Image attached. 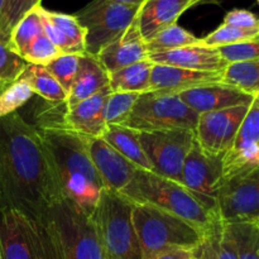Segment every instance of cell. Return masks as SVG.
Masks as SVG:
<instances>
[{
	"label": "cell",
	"instance_id": "6da1fadb",
	"mask_svg": "<svg viewBox=\"0 0 259 259\" xmlns=\"http://www.w3.org/2000/svg\"><path fill=\"white\" fill-rule=\"evenodd\" d=\"M61 200L37 126L19 113L0 119V212L15 210L46 219Z\"/></svg>",
	"mask_w": 259,
	"mask_h": 259
},
{
	"label": "cell",
	"instance_id": "7a4b0ae2",
	"mask_svg": "<svg viewBox=\"0 0 259 259\" xmlns=\"http://www.w3.org/2000/svg\"><path fill=\"white\" fill-rule=\"evenodd\" d=\"M35 126L50 157L61 199L91 215L105 186L89 154L88 138L61 123Z\"/></svg>",
	"mask_w": 259,
	"mask_h": 259
},
{
	"label": "cell",
	"instance_id": "3957f363",
	"mask_svg": "<svg viewBox=\"0 0 259 259\" xmlns=\"http://www.w3.org/2000/svg\"><path fill=\"white\" fill-rule=\"evenodd\" d=\"M132 218L143 259L167 249L196 250L204 240L194 225L147 202L134 204Z\"/></svg>",
	"mask_w": 259,
	"mask_h": 259
},
{
	"label": "cell",
	"instance_id": "277c9868",
	"mask_svg": "<svg viewBox=\"0 0 259 259\" xmlns=\"http://www.w3.org/2000/svg\"><path fill=\"white\" fill-rule=\"evenodd\" d=\"M133 205L115 192H101L91 217L105 259H143L132 218Z\"/></svg>",
	"mask_w": 259,
	"mask_h": 259
},
{
	"label": "cell",
	"instance_id": "5b68a950",
	"mask_svg": "<svg viewBox=\"0 0 259 259\" xmlns=\"http://www.w3.org/2000/svg\"><path fill=\"white\" fill-rule=\"evenodd\" d=\"M0 247L3 259H61L50 220L15 210L0 212Z\"/></svg>",
	"mask_w": 259,
	"mask_h": 259
},
{
	"label": "cell",
	"instance_id": "8992f818",
	"mask_svg": "<svg viewBox=\"0 0 259 259\" xmlns=\"http://www.w3.org/2000/svg\"><path fill=\"white\" fill-rule=\"evenodd\" d=\"M137 186L143 202L164 210L206 234L218 222L219 214L209 211L180 182L156 172L137 171Z\"/></svg>",
	"mask_w": 259,
	"mask_h": 259
},
{
	"label": "cell",
	"instance_id": "52a82bcc",
	"mask_svg": "<svg viewBox=\"0 0 259 259\" xmlns=\"http://www.w3.org/2000/svg\"><path fill=\"white\" fill-rule=\"evenodd\" d=\"M47 219L55 230L61 259H105L90 214L61 199L51 207Z\"/></svg>",
	"mask_w": 259,
	"mask_h": 259
},
{
	"label": "cell",
	"instance_id": "ba28073f",
	"mask_svg": "<svg viewBox=\"0 0 259 259\" xmlns=\"http://www.w3.org/2000/svg\"><path fill=\"white\" fill-rule=\"evenodd\" d=\"M199 114L177 94L148 91L141 94L124 125L139 132H164L187 129L195 132Z\"/></svg>",
	"mask_w": 259,
	"mask_h": 259
},
{
	"label": "cell",
	"instance_id": "9c48e42d",
	"mask_svg": "<svg viewBox=\"0 0 259 259\" xmlns=\"http://www.w3.org/2000/svg\"><path fill=\"white\" fill-rule=\"evenodd\" d=\"M139 7L93 0L75 14L85 29V53L96 56L125 33L136 20Z\"/></svg>",
	"mask_w": 259,
	"mask_h": 259
},
{
	"label": "cell",
	"instance_id": "30bf717a",
	"mask_svg": "<svg viewBox=\"0 0 259 259\" xmlns=\"http://www.w3.org/2000/svg\"><path fill=\"white\" fill-rule=\"evenodd\" d=\"M139 141L156 174L174 181H181L185 159L195 144V132L187 129L142 132Z\"/></svg>",
	"mask_w": 259,
	"mask_h": 259
},
{
	"label": "cell",
	"instance_id": "8fae6325",
	"mask_svg": "<svg viewBox=\"0 0 259 259\" xmlns=\"http://www.w3.org/2000/svg\"><path fill=\"white\" fill-rule=\"evenodd\" d=\"M88 149L94 167L106 190L142 204L137 186L138 167L121 156L103 138H88Z\"/></svg>",
	"mask_w": 259,
	"mask_h": 259
},
{
	"label": "cell",
	"instance_id": "7c38bea8",
	"mask_svg": "<svg viewBox=\"0 0 259 259\" xmlns=\"http://www.w3.org/2000/svg\"><path fill=\"white\" fill-rule=\"evenodd\" d=\"M218 212L224 223L258 222L259 167L222 182Z\"/></svg>",
	"mask_w": 259,
	"mask_h": 259
},
{
	"label": "cell",
	"instance_id": "4fadbf2b",
	"mask_svg": "<svg viewBox=\"0 0 259 259\" xmlns=\"http://www.w3.org/2000/svg\"><path fill=\"white\" fill-rule=\"evenodd\" d=\"M223 182V158L206 156L196 141L185 159L181 181L209 211L218 212V195Z\"/></svg>",
	"mask_w": 259,
	"mask_h": 259
},
{
	"label": "cell",
	"instance_id": "5bb4252c",
	"mask_svg": "<svg viewBox=\"0 0 259 259\" xmlns=\"http://www.w3.org/2000/svg\"><path fill=\"white\" fill-rule=\"evenodd\" d=\"M249 106L239 105L200 114L195 129V141L200 149L206 156L223 158L232 148Z\"/></svg>",
	"mask_w": 259,
	"mask_h": 259
},
{
	"label": "cell",
	"instance_id": "9a60e30c",
	"mask_svg": "<svg viewBox=\"0 0 259 259\" xmlns=\"http://www.w3.org/2000/svg\"><path fill=\"white\" fill-rule=\"evenodd\" d=\"M259 167V100L254 98L232 148L223 157V181Z\"/></svg>",
	"mask_w": 259,
	"mask_h": 259
},
{
	"label": "cell",
	"instance_id": "2e32d148",
	"mask_svg": "<svg viewBox=\"0 0 259 259\" xmlns=\"http://www.w3.org/2000/svg\"><path fill=\"white\" fill-rule=\"evenodd\" d=\"M177 95L199 115L239 105H250L254 100V95L252 94L222 82L190 89Z\"/></svg>",
	"mask_w": 259,
	"mask_h": 259
},
{
	"label": "cell",
	"instance_id": "e0dca14e",
	"mask_svg": "<svg viewBox=\"0 0 259 259\" xmlns=\"http://www.w3.org/2000/svg\"><path fill=\"white\" fill-rule=\"evenodd\" d=\"M110 94L108 86L76 105L65 108L61 125L86 138H101L106 129L104 108Z\"/></svg>",
	"mask_w": 259,
	"mask_h": 259
},
{
	"label": "cell",
	"instance_id": "ac0fdd59",
	"mask_svg": "<svg viewBox=\"0 0 259 259\" xmlns=\"http://www.w3.org/2000/svg\"><path fill=\"white\" fill-rule=\"evenodd\" d=\"M202 0H144L137 14L139 32L144 42L171 25L177 24L182 14Z\"/></svg>",
	"mask_w": 259,
	"mask_h": 259
},
{
	"label": "cell",
	"instance_id": "d6986e66",
	"mask_svg": "<svg viewBox=\"0 0 259 259\" xmlns=\"http://www.w3.org/2000/svg\"><path fill=\"white\" fill-rule=\"evenodd\" d=\"M148 60L156 65L174 66L205 72H223L228 66L227 61L220 55L219 48L207 47L201 45V42L168 52L152 53Z\"/></svg>",
	"mask_w": 259,
	"mask_h": 259
},
{
	"label": "cell",
	"instance_id": "ffe728a7",
	"mask_svg": "<svg viewBox=\"0 0 259 259\" xmlns=\"http://www.w3.org/2000/svg\"><path fill=\"white\" fill-rule=\"evenodd\" d=\"M149 53L146 42L139 32L137 18L120 38L106 46L96 58L109 73L115 72L134 63L147 61Z\"/></svg>",
	"mask_w": 259,
	"mask_h": 259
},
{
	"label": "cell",
	"instance_id": "44dd1931",
	"mask_svg": "<svg viewBox=\"0 0 259 259\" xmlns=\"http://www.w3.org/2000/svg\"><path fill=\"white\" fill-rule=\"evenodd\" d=\"M223 72H205L192 71L174 66L153 63L151 72V89L163 94H180L190 89L210 83L222 82Z\"/></svg>",
	"mask_w": 259,
	"mask_h": 259
},
{
	"label": "cell",
	"instance_id": "7402d4cb",
	"mask_svg": "<svg viewBox=\"0 0 259 259\" xmlns=\"http://www.w3.org/2000/svg\"><path fill=\"white\" fill-rule=\"evenodd\" d=\"M43 32L63 55L85 53V29L75 15L50 12L40 7Z\"/></svg>",
	"mask_w": 259,
	"mask_h": 259
},
{
	"label": "cell",
	"instance_id": "603a6c76",
	"mask_svg": "<svg viewBox=\"0 0 259 259\" xmlns=\"http://www.w3.org/2000/svg\"><path fill=\"white\" fill-rule=\"evenodd\" d=\"M109 81V72L98 58L88 53L81 55L78 72L67 94L65 108H71L108 88Z\"/></svg>",
	"mask_w": 259,
	"mask_h": 259
},
{
	"label": "cell",
	"instance_id": "cb8c5ba5",
	"mask_svg": "<svg viewBox=\"0 0 259 259\" xmlns=\"http://www.w3.org/2000/svg\"><path fill=\"white\" fill-rule=\"evenodd\" d=\"M101 138L138 168L154 172L153 166L142 147L139 133L137 131L121 125H109L106 126Z\"/></svg>",
	"mask_w": 259,
	"mask_h": 259
},
{
	"label": "cell",
	"instance_id": "d4e9b609",
	"mask_svg": "<svg viewBox=\"0 0 259 259\" xmlns=\"http://www.w3.org/2000/svg\"><path fill=\"white\" fill-rule=\"evenodd\" d=\"M152 67L153 63L147 60L109 73L111 93H148L151 89Z\"/></svg>",
	"mask_w": 259,
	"mask_h": 259
},
{
	"label": "cell",
	"instance_id": "484cf974",
	"mask_svg": "<svg viewBox=\"0 0 259 259\" xmlns=\"http://www.w3.org/2000/svg\"><path fill=\"white\" fill-rule=\"evenodd\" d=\"M18 80L24 81L32 89L33 94H37L47 103H52L55 105L66 103L67 93L60 85V82L48 72L45 66L28 63Z\"/></svg>",
	"mask_w": 259,
	"mask_h": 259
},
{
	"label": "cell",
	"instance_id": "4316f807",
	"mask_svg": "<svg viewBox=\"0 0 259 259\" xmlns=\"http://www.w3.org/2000/svg\"><path fill=\"white\" fill-rule=\"evenodd\" d=\"M237 259H259V227L257 222L224 223Z\"/></svg>",
	"mask_w": 259,
	"mask_h": 259
},
{
	"label": "cell",
	"instance_id": "83f0119b",
	"mask_svg": "<svg viewBox=\"0 0 259 259\" xmlns=\"http://www.w3.org/2000/svg\"><path fill=\"white\" fill-rule=\"evenodd\" d=\"M40 7L42 5H38V7L33 8L30 12H28L10 32L8 45L22 58L30 43L43 33V20L42 14H40Z\"/></svg>",
	"mask_w": 259,
	"mask_h": 259
},
{
	"label": "cell",
	"instance_id": "f1b7e54d",
	"mask_svg": "<svg viewBox=\"0 0 259 259\" xmlns=\"http://www.w3.org/2000/svg\"><path fill=\"white\" fill-rule=\"evenodd\" d=\"M197 259H237L233 245L225 230L223 220L218 222L205 234L204 240L196 249Z\"/></svg>",
	"mask_w": 259,
	"mask_h": 259
},
{
	"label": "cell",
	"instance_id": "f546056e",
	"mask_svg": "<svg viewBox=\"0 0 259 259\" xmlns=\"http://www.w3.org/2000/svg\"><path fill=\"white\" fill-rule=\"evenodd\" d=\"M222 83L254 95L259 90V60L229 63L223 71Z\"/></svg>",
	"mask_w": 259,
	"mask_h": 259
},
{
	"label": "cell",
	"instance_id": "4dcf8cb0",
	"mask_svg": "<svg viewBox=\"0 0 259 259\" xmlns=\"http://www.w3.org/2000/svg\"><path fill=\"white\" fill-rule=\"evenodd\" d=\"M197 43H200V38L180 27L179 24H175L154 35L151 40L146 42V46L148 53L152 55V53L168 52Z\"/></svg>",
	"mask_w": 259,
	"mask_h": 259
},
{
	"label": "cell",
	"instance_id": "1f68e13d",
	"mask_svg": "<svg viewBox=\"0 0 259 259\" xmlns=\"http://www.w3.org/2000/svg\"><path fill=\"white\" fill-rule=\"evenodd\" d=\"M28 63L8 45V39L0 35V94L17 82Z\"/></svg>",
	"mask_w": 259,
	"mask_h": 259
},
{
	"label": "cell",
	"instance_id": "d6a6232c",
	"mask_svg": "<svg viewBox=\"0 0 259 259\" xmlns=\"http://www.w3.org/2000/svg\"><path fill=\"white\" fill-rule=\"evenodd\" d=\"M139 96L141 94L137 93H111L104 108V120L106 126L124 125Z\"/></svg>",
	"mask_w": 259,
	"mask_h": 259
},
{
	"label": "cell",
	"instance_id": "836d02e7",
	"mask_svg": "<svg viewBox=\"0 0 259 259\" xmlns=\"http://www.w3.org/2000/svg\"><path fill=\"white\" fill-rule=\"evenodd\" d=\"M257 35H259V30L240 29V28L232 27V25L222 24L214 32L207 34L206 37L200 38V42H201V45L207 46V47L220 48L252 39Z\"/></svg>",
	"mask_w": 259,
	"mask_h": 259
},
{
	"label": "cell",
	"instance_id": "e575fe53",
	"mask_svg": "<svg viewBox=\"0 0 259 259\" xmlns=\"http://www.w3.org/2000/svg\"><path fill=\"white\" fill-rule=\"evenodd\" d=\"M42 0H5L0 14V35L9 40L10 32L17 23L33 8L40 5Z\"/></svg>",
	"mask_w": 259,
	"mask_h": 259
},
{
	"label": "cell",
	"instance_id": "d590c367",
	"mask_svg": "<svg viewBox=\"0 0 259 259\" xmlns=\"http://www.w3.org/2000/svg\"><path fill=\"white\" fill-rule=\"evenodd\" d=\"M80 60L81 55H61L45 67L68 94L78 72Z\"/></svg>",
	"mask_w": 259,
	"mask_h": 259
},
{
	"label": "cell",
	"instance_id": "8d00e7d4",
	"mask_svg": "<svg viewBox=\"0 0 259 259\" xmlns=\"http://www.w3.org/2000/svg\"><path fill=\"white\" fill-rule=\"evenodd\" d=\"M33 91L24 81L18 80L12 86L0 94V119L18 113V109L22 108L33 98Z\"/></svg>",
	"mask_w": 259,
	"mask_h": 259
},
{
	"label": "cell",
	"instance_id": "74e56055",
	"mask_svg": "<svg viewBox=\"0 0 259 259\" xmlns=\"http://www.w3.org/2000/svg\"><path fill=\"white\" fill-rule=\"evenodd\" d=\"M61 55H63V53L53 45L52 40L43 32L30 43L29 47L23 55V60L27 63H32V65L47 66L48 63L55 61Z\"/></svg>",
	"mask_w": 259,
	"mask_h": 259
},
{
	"label": "cell",
	"instance_id": "f35d334b",
	"mask_svg": "<svg viewBox=\"0 0 259 259\" xmlns=\"http://www.w3.org/2000/svg\"><path fill=\"white\" fill-rule=\"evenodd\" d=\"M220 55L229 63L259 60V35L252 39L219 48Z\"/></svg>",
	"mask_w": 259,
	"mask_h": 259
},
{
	"label": "cell",
	"instance_id": "ab89813d",
	"mask_svg": "<svg viewBox=\"0 0 259 259\" xmlns=\"http://www.w3.org/2000/svg\"><path fill=\"white\" fill-rule=\"evenodd\" d=\"M223 24L232 25L240 29L259 30V18L249 10L233 9L227 13Z\"/></svg>",
	"mask_w": 259,
	"mask_h": 259
},
{
	"label": "cell",
	"instance_id": "60d3db41",
	"mask_svg": "<svg viewBox=\"0 0 259 259\" xmlns=\"http://www.w3.org/2000/svg\"><path fill=\"white\" fill-rule=\"evenodd\" d=\"M144 259H197L196 250L189 249H167L158 252Z\"/></svg>",
	"mask_w": 259,
	"mask_h": 259
},
{
	"label": "cell",
	"instance_id": "b9f144b4",
	"mask_svg": "<svg viewBox=\"0 0 259 259\" xmlns=\"http://www.w3.org/2000/svg\"><path fill=\"white\" fill-rule=\"evenodd\" d=\"M100 2H114L119 3V4L131 5V7H141L144 0H100Z\"/></svg>",
	"mask_w": 259,
	"mask_h": 259
},
{
	"label": "cell",
	"instance_id": "7bdbcfd3",
	"mask_svg": "<svg viewBox=\"0 0 259 259\" xmlns=\"http://www.w3.org/2000/svg\"><path fill=\"white\" fill-rule=\"evenodd\" d=\"M4 4H5V0H0V14H2L3 8H4Z\"/></svg>",
	"mask_w": 259,
	"mask_h": 259
},
{
	"label": "cell",
	"instance_id": "ee69618b",
	"mask_svg": "<svg viewBox=\"0 0 259 259\" xmlns=\"http://www.w3.org/2000/svg\"><path fill=\"white\" fill-rule=\"evenodd\" d=\"M254 98H255V99H257V100H259V90L257 91V93H255V94H254Z\"/></svg>",
	"mask_w": 259,
	"mask_h": 259
},
{
	"label": "cell",
	"instance_id": "f6af8a7d",
	"mask_svg": "<svg viewBox=\"0 0 259 259\" xmlns=\"http://www.w3.org/2000/svg\"><path fill=\"white\" fill-rule=\"evenodd\" d=\"M0 259H3L2 258V247H0Z\"/></svg>",
	"mask_w": 259,
	"mask_h": 259
},
{
	"label": "cell",
	"instance_id": "bcb514c9",
	"mask_svg": "<svg viewBox=\"0 0 259 259\" xmlns=\"http://www.w3.org/2000/svg\"><path fill=\"white\" fill-rule=\"evenodd\" d=\"M257 224H258V227H259V219H258V222H257Z\"/></svg>",
	"mask_w": 259,
	"mask_h": 259
},
{
	"label": "cell",
	"instance_id": "7dc6e473",
	"mask_svg": "<svg viewBox=\"0 0 259 259\" xmlns=\"http://www.w3.org/2000/svg\"><path fill=\"white\" fill-rule=\"evenodd\" d=\"M257 2H258V4H259V0H257Z\"/></svg>",
	"mask_w": 259,
	"mask_h": 259
}]
</instances>
